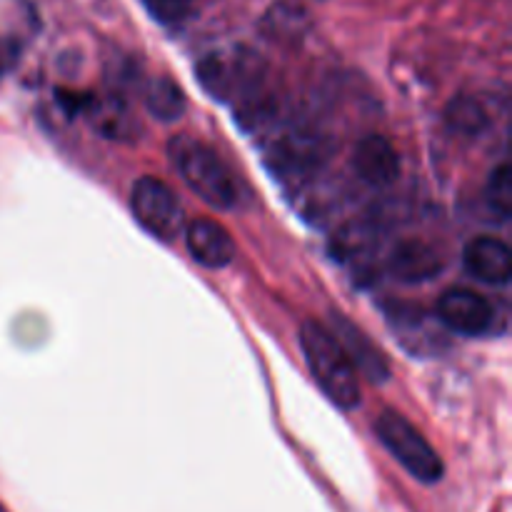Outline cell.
I'll return each instance as SVG.
<instances>
[{
    "label": "cell",
    "instance_id": "1",
    "mask_svg": "<svg viewBox=\"0 0 512 512\" xmlns=\"http://www.w3.org/2000/svg\"><path fill=\"white\" fill-rule=\"evenodd\" d=\"M300 348L305 363L313 373L315 383L323 390L325 398L343 410H353L360 405V380L338 338L318 320H305L300 325Z\"/></svg>",
    "mask_w": 512,
    "mask_h": 512
},
{
    "label": "cell",
    "instance_id": "2",
    "mask_svg": "<svg viewBox=\"0 0 512 512\" xmlns=\"http://www.w3.org/2000/svg\"><path fill=\"white\" fill-rule=\"evenodd\" d=\"M168 155L183 183L203 203L218 210H233L238 205V185L233 173L210 145L190 135H175L168 145Z\"/></svg>",
    "mask_w": 512,
    "mask_h": 512
},
{
    "label": "cell",
    "instance_id": "3",
    "mask_svg": "<svg viewBox=\"0 0 512 512\" xmlns=\"http://www.w3.org/2000/svg\"><path fill=\"white\" fill-rule=\"evenodd\" d=\"M375 433L378 440L385 445L390 455L413 475L420 483H438L443 478L445 468L440 455L435 453L433 445L420 435V430L413 423L403 418L400 413L385 410L378 420H375Z\"/></svg>",
    "mask_w": 512,
    "mask_h": 512
},
{
    "label": "cell",
    "instance_id": "4",
    "mask_svg": "<svg viewBox=\"0 0 512 512\" xmlns=\"http://www.w3.org/2000/svg\"><path fill=\"white\" fill-rule=\"evenodd\" d=\"M130 210L140 228L163 243H173L183 230V205L178 195L153 175L135 180L130 190Z\"/></svg>",
    "mask_w": 512,
    "mask_h": 512
},
{
    "label": "cell",
    "instance_id": "5",
    "mask_svg": "<svg viewBox=\"0 0 512 512\" xmlns=\"http://www.w3.org/2000/svg\"><path fill=\"white\" fill-rule=\"evenodd\" d=\"M438 318L453 333L465 338H478L490 333L495 323V310L488 298L470 288H453L438 300Z\"/></svg>",
    "mask_w": 512,
    "mask_h": 512
},
{
    "label": "cell",
    "instance_id": "6",
    "mask_svg": "<svg viewBox=\"0 0 512 512\" xmlns=\"http://www.w3.org/2000/svg\"><path fill=\"white\" fill-rule=\"evenodd\" d=\"M355 173L370 188H390L400 178V158L383 135H365L355 148Z\"/></svg>",
    "mask_w": 512,
    "mask_h": 512
},
{
    "label": "cell",
    "instance_id": "7",
    "mask_svg": "<svg viewBox=\"0 0 512 512\" xmlns=\"http://www.w3.org/2000/svg\"><path fill=\"white\" fill-rule=\"evenodd\" d=\"M463 265L480 283L505 285L512 275V253L500 238L480 235L465 245Z\"/></svg>",
    "mask_w": 512,
    "mask_h": 512
},
{
    "label": "cell",
    "instance_id": "8",
    "mask_svg": "<svg viewBox=\"0 0 512 512\" xmlns=\"http://www.w3.org/2000/svg\"><path fill=\"white\" fill-rule=\"evenodd\" d=\"M445 258L435 245L425 240H403L388 258V270L403 283H425L443 273Z\"/></svg>",
    "mask_w": 512,
    "mask_h": 512
},
{
    "label": "cell",
    "instance_id": "9",
    "mask_svg": "<svg viewBox=\"0 0 512 512\" xmlns=\"http://www.w3.org/2000/svg\"><path fill=\"white\" fill-rule=\"evenodd\" d=\"M330 333L338 338L340 348L345 350V355L350 358L355 370H363L370 380L375 383H385L390 378V365L385 360L383 350L375 343H370L368 335L353 325L350 320H345L343 315H335L333 318V330Z\"/></svg>",
    "mask_w": 512,
    "mask_h": 512
},
{
    "label": "cell",
    "instance_id": "10",
    "mask_svg": "<svg viewBox=\"0 0 512 512\" xmlns=\"http://www.w3.org/2000/svg\"><path fill=\"white\" fill-rule=\"evenodd\" d=\"M185 245L190 255L205 268H225L235 258V243L230 233L210 218L193 220L185 228Z\"/></svg>",
    "mask_w": 512,
    "mask_h": 512
},
{
    "label": "cell",
    "instance_id": "11",
    "mask_svg": "<svg viewBox=\"0 0 512 512\" xmlns=\"http://www.w3.org/2000/svg\"><path fill=\"white\" fill-rule=\"evenodd\" d=\"M145 108L153 118L170 123L185 113V93L170 78H153L145 88Z\"/></svg>",
    "mask_w": 512,
    "mask_h": 512
},
{
    "label": "cell",
    "instance_id": "12",
    "mask_svg": "<svg viewBox=\"0 0 512 512\" xmlns=\"http://www.w3.org/2000/svg\"><path fill=\"white\" fill-rule=\"evenodd\" d=\"M308 25V13L295 3L273 5L263 20L265 33L273 40H285V43H293V40L303 38L308 33Z\"/></svg>",
    "mask_w": 512,
    "mask_h": 512
},
{
    "label": "cell",
    "instance_id": "13",
    "mask_svg": "<svg viewBox=\"0 0 512 512\" xmlns=\"http://www.w3.org/2000/svg\"><path fill=\"white\" fill-rule=\"evenodd\" d=\"M445 120L455 133L468 135V138H475L490 125L488 110L473 95H458V98L450 100L448 108H445Z\"/></svg>",
    "mask_w": 512,
    "mask_h": 512
},
{
    "label": "cell",
    "instance_id": "14",
    "mask_svg": "<svg viewBox=\"0 0 512 512\" xmlns=\"http://www.w3.org/2000/svg\"><path fill=\"white\" fill-rule=\"evenodd\" d=\"M375 245H378V228L370 223H355L345 225L333 240V253L340 260H363L365 255L375 253Z\"/></svg>",
    "mask_w": 512,
    "mask_h": 512
},
{
    "label": "cell",
    "instance_id": "15",
    "mask_svg": "<svg viewBox=\"0 0 512 512\" xmlns=\"http://www.w3.org/2000/svg\"><path fill=\"white\" fill-rule=\"evenodd\" d=\"M85 108L90 110L95 128L108 138H123L130 135V115L118 100H108V103H98V100H85Z\"/></svg>",
    "mask_w": 512,
    "mask_h": 512
},
{
    "label": "cell",
    "instance_id": "16",
    "mask_svg": "<svg viewBox=\"0 0 512 512\" xmlns=\"http://www.w3.org/2000/svg\"><path fill=\"white\" fill-rule=\"evenodd\" d=\"M485 205H488L490 213L505 223L512 215V173L510 165H498V168L490 173L488 185H485Z\"/></svg>",
    "mask_w": 512,
    "mask_h": 512
},
{
    "label": "cell",
    "instance_id": "17",
    "mask_svg": "<svg viewBox=\"0 0 512 512\" xmlns=\"http://www.w3.org/2000/svg\"><path fill=\"white\" fill-rule=\"evenodd\" d=\"M140 3L160 25L173 28V25L185 23L190 18L195 0H140Z\"/></svg>",
    "mask_w": 512,
    "mask_h": 512
},
{
    "label": "cell",
    "instance_id": "18",
    "mask_svg": "<svg viewBox=\"0 0 512 512\" xmlns=\"http://www.w3.org/2000/svg\"><path fill=\"white\" fill-rule=\"evenodd\" d=\"M20 50H23V40H20L18 35H10L0 30V73L13 68Z\"/></svg>",
    "mask_w": 512,
    "mask_h": 512
}]
</instances>
